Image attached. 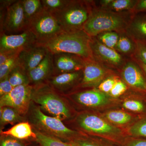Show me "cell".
I'll return each instance as SVG.
<instances>
[{
  "label": "cell",
  "mask_w": 146,
  "mask_h": 146,
  "mask_svg": "<svg viewBox=\"0 0 146 146\" xmlns=\"http://www.w3.org/2000/svg\"><path fill=\"white\" fill-rule=\"evenodd\" d=\"M32 106L29 110V120L35 130L66 142L84 134L67 127L59 119L46 115L39 106Z\"/></svg>",
  "instance_id": "cell-6"
},
{
  "label": "cell",
  "mask_w": 146,
  "mask_h": 146,
  "mask_svg": "<svg viewBox=\"0 0 146 146\" xmlns=\"http://www.w3.org/2000/svg\"><path fill=\"white\" fill-rule=\"evenodd\" d=\"M133 97L127 98L123 102V108L139 117L146 115V97L134 93Z\"/></svg>",
  "instance_id": "cell-22"
},
{
  "label": "cell",
  "mask_w": 146,
  "mask_h": 146,
  "mask_svg": "<svg viewBox=\"0 0 146 146\" xmlns=\"http://www.w3.org/2000/svg\"><path fill=\"white\" fill-rule=\"evenodd\" d=\"M90 48L93 60L113 71H119L127 59L115 49L102 44L95 37H92Z\"/></svg>",
  "instance_id": "cell-8"
},
{
  "label": "cell",
  "mask_w": 146,
  "mask_h": 146,
  "mask_svg": "<svg viewBox=\"0 0 146 146\" xmlns=\"http://www.w3.org/2000/svg\"><path fill=\"white\" fill-rule=\"evenodd\" d=\"M82 76V70L64 73L52 76L46 83L59 94L64 95L72 89L78 88Z\"/></svg>",
  "instance_id": "cell-16"
},
{
  "label": "cell",
  "mask_w": 146,
  "mask_h": 146,
  "mask_svg": "<svg viewBox=\"0 0 146 146\" xmlns=\"http://www.w3.org/2000/svg\"><path fill=\"white\" fill-rule=\"evenodd\" d=\"M0 8L7 9L9 6L16 2V0H1Z\"/></svg>",
  "instance_id": "cell-41"
},
{
  "label": "cell",
  "mask_w": 146,
  "mask_h": 146,
  "mask_svg": "<svg viewBox=\"0 0 146 146\" xmlns=\"http://www.w3.org/2000/svg\"><path fill=\"white\" fill-rule=\"evenodd\" d=\"M34 86L28 84L13 87L7 95L0 98L1 107L9 106L16 110L22 116L29 112L31 105Z\"/></svg>",
  "instance_id": "cell-9"
},
{
  "label": "cell",
  "mask_w": 146,
  "mask_h": 146,
  "mask_svg": "<svg viewBox=\"0 0 146 146\" xmlns=\"http://www.w3.org/2000/svg\"><path fill=\"white\" fill-rule=\"evenodd\" d=\"M136 43V52L133 57L136 58L146 65V44L139 42Z\"/></svg>",
  "instance_id": "cell-37"
},
{
  "label": "cell",
  "mask_w": 146,
  "mask_h": 146,
  "mask_svg": "<svg viewBox=\"0 0 146 146\" xmlns=\"http://www.w3.org/2000/svg\"><path fill=\"white\" fill-rule=\"evenodd\" d=\"M102 117L113 125H125L132 120L136 121L141 117L132 116L130 113L120 110H110L104 113Z\"/></svg>",
  "instance_id": "cell-23"
},
{
  "label": "cell",
  "mask_w": 146,
  "mask_h": 146,
  "mask_svg": "<svg viewBox=\"0 0 146 146\" xmlns=\"http://www.w3.org/2000/svg\"><path fill=\"white\" fill-rule=\"evenodd\" d=\"M0 81V96L1 97L9 94L13 87L9 81L8 76Z\"/></svg>",
  "instance_id": "cell-39"
},
{
  "label": "cell",
  "mask_w": 146,
  "mask_h": 146,
  "mask_svg": "<svg viewBox=\"0 0 146 146\" xmlns=\"http://www.w3.org/2000/svg\"><path fill=\"white\" fill-rule=\"evenodd\" d=\"M128 88L125 82L119 77L108 95L113 98H117L125 93Z\"/></svg>",
  "instance_id": "cell-35"
},
{
  "label": "cell",
  "mask_w": 146,
  "mask_h": 146,
  "mask_svg": "<svg viewBox=\"0 0 146 146\" xmlns=\"http://www.w3.org/2000/svg\"><path fill=\"white\" fill-rule=\"evenodd\" d=\"M75 122L80 132L90 136L105 138L121 144L126 136L119 127L109 122L102 116L89 112L79 113Z\"/></svg>",
  "instance_id": "cell-5"
},
{
  "label": "cell",
  "mask_w": 146,
  "mask_h": 146,
  "mask_svg": "<svg viewBox=\"0 0 146 146\" xmlns=\"http://www.w3.org/2000/svg\"><path fill=\"white\" fill-rule=\"evenodd\" d=\"M63 96L45 83L34 86L32 101L50 116L62 121H67L72 117L73 111Z\"/></svg>",
  "instance_id": "cell-3"
},
{
  "label": "cell",
  "mask_w": 146,
  "mask_h": 146,
  "mask_svg": "<svg viewBox=\"0 0 146 146\" xmlns=\"http://www.w3.org/2000/svg\"><path fill=\"white\" fill-rule=\"evenodd\" d=\"M121 78L134 93L146 97V78L133 58H128L119 71Z\"/></svg>",
  "instance_id": "cell-11"
},
{
  "label": "cell",
  "mask_w": 146,
  "mask_h": 146,
  "mask_svg": "<svg viewBox=\"0 0 146 146\" xmlns=\"http://www.w3.org/2000/svg\"><path fill=\"white\" fill-rule=\"evenodd\" d=\"M19 54L11 58L4 63L0 65V80L8 76L13 69L19 65L18 58Z\"/></svg>",
  "instance_id": "cell-33"
},
{
  "label": "cell",
  "mask_w": 146,
  "mask_h": 146,
  "mask_svg": "<svg viewBox=\"0 0 146 146\" xmlns=\"http://www.w3.org/2000/svg\"><path fill=\"white\" fill-rule=\"evenodd\" d=\"M132 58H133V59H134L137 63H138L139 66H140V68H141V70L143 71V72L144 75H145V76L146 78V65L145 64V63H143V62H141V61H140V60H138V59L134 57H131Z\"/></svg>",
  "instance_id": "cell-42"
},
{
  "label": "cell",
  "mask_w": 146,
  "mask_h": 146,
  "mask_svg": "<svg viewBox=\"0 0 146 146\" xmlns=\"http://www.w3.org/2000/svg\"><path fill=\"white\" fill-rule=\"evenodd\" d=\"M70 0H41L44 10L52 13L60 10L70 2Z\"/></svg>",
  "instance_id": "cell-32"
},
{
  "label": "cell",
  "mask_w": 146,
  "mask_h": 146,
  "mask_svg": "<svg viewBox=\"0 0 146 146\" xmlns=\"http://www.w3.org/2000/svg\"><path fill=\"white\" fill-rule=\"evenodd\" d=\"M64 96L78 106L89 109H99L107 106L114 99L96 88L69 93Z\"/></svg>",
  "instance_id": "cell-10"
},
{
  "label": "cell",
  "mask_w": 146,
  "mask_h": 146,
  "mask_svg": "<svg viewBox=\"0 0 146 146\" xmlns=\"http://www.w3.org/2000/svg\"><path fill=\"white\" fill-rule=\"evenodd\" d=\"M27 28V23L22 0L16 1L7 9L4 23V32L5 33V32L10 33L23 32Z\"/></svg>",
  "instance_id": "cell-14"
},
{
  "label": "cell",
  "mask_w": 146,
  "mask_h": 146,
  "mask_svg": "<svg viewBox=\"0 0 146 146\" xmlns=\"http://www.w3.org/2000/svg\"><path fill=\"white\" fill-rule=\"evenodd\" d=\"M9 80L13 87L30 84L27 73L18 65L8 76Z\"/></svg>",
  "instance_id": "cell-28"
},
{
  "label": "cell",
  "mask_w": 146,
  "mask_h": 146,
  "mask_svg": "<svg viewBox=\"0 0 146 146\" xmlns=\"http://www.w3.org/2000/svg\"><path fill=\"white\" fill-rule=\"evenodd\" d=\"M121 144L123 146H146V138L126 136Z\"/></svg>",
  "instance_id": "cell-36"
},
{
  "label": "cell",
  "mask_w": 146,
  "mask_h": 146,
  "mask_svg": "<svg viewBox=\"0 0 146 146\" xmlns=\"http://www.w3.org/2000/svg\"><path fill=\"white\" fill-rule=\"evenodd\" d=\"M119 35L120 33L117 32L109 31L102 33L95 37L106 46L115 50Z\"/></svg>",
  "instance_id": "cell-31"
},
{
  "label": "cell",
  "mask_w": 146,
  "mask_h": 146,
  "mask_svg": "<svg viewBox=\"0 0 146 146\" xmlns=\"http://www.w3.org/2000/svg\"><path fill=\"white\" fill-rule=\"evenodd\" d=\"M24 13L27 23L44 10L40 0H22Z\"/></svg>",
  "instance_id": "cell-27"
},
{
  "label": "cell",
  "mask_w": 146,
  "mask_h": 146,
  "mask_svg": "<svg viewBox=\"0 0 146 146\" xmlns=\"http://www.w3.org/2000/svg\"><path fill=\"white\" fill-rule=\"evenodd\" d=\"M1 136H9L21 140L33 139L36 141V133L28 122H22L15 125L9 129L1 131Z\"/></svg>",
  "instance_id": "cell-20"
},
{
  "label": "cell",
  "mask_w": 146,
  "mask_h": 146,
  "mask_svg": "<svg viewBox=\"0 0 146 146\" xmlns=\"http://www.w3.org/2000/svg\"><path fill=\"white\" fill-rule=\"evenodd\" d=\"M95 5L93 1L70 0L65 7L52 13L64 32L84 30Z\"/></svg>",
  "instance_id": "cell-4"
},
{
  "label": "cell",
  "mask_w": 146,
  "mask_h": 146,
  "mask_svg": "<svg viewBox=\"0 0 146 146\" xmlns=\"http://www.w3.org/2000/svg\"><path fill=\"white\" fill-rule=\"evenodd\" d=\"M127 133L130 137L146 138V115L134 122L128 128Z\"/></svg>",
  "instance_id": "cell-29"
},
{
  "label": "cell",
  "mask_w": 146,
  "mask_h": 146,
  "mask_svg": "<svg viewBox=\"0 0 146 146\" xmlns=\"http://www.w3.org/2000/svg\"><path fill=\"white\" fill-rule=\"evenodd\" d=\"M137 1V0H111L106 6L99 9L115 13L132 12Z\"/></svg>",
  "instance_id": "cell-26"
},
{
  "label": "cell",
  "mask_w": 146,
  "mask_h": 146,
  "mask_svg": "<svg viewBox=\"0 0 146 146\" xmlns=\"http://www.w3.org/2000/svg\"><path fill=\"white\" fill-rule=\"evenodd\" d=\"M74 146H123L121 144L105 139L84 134L69 142Z\"/></svg>",
  "instance_id": "cell-21"
},
{
  "label": "cell",
  "mask_w": 146,
  "mask_h": 146,
  "mask_svg": "<svg viewBox=\"0 0 146 146\" xmlns=\"http://www.w3.org/2000/svg\"><path fill=\"white\" fill-rule=\"evenodd\" d=\"M91 39L84 30L73 33L63 31L41 45L52 54L68 53L77 55L85 60H91L93 59L90 48Z\"/></svg>",
  "instance_id": "cell-1"
},
{
  "label": "cell",
  "mask_w": 146,
  "mask_h": 146,
  "mask_svg": "<svg viewBox=\"0 0 146 146\" xmlns=\"http://www.w3.org/2000/svg\"><path fill=\"white\" fill-rule=\"evenodd\" d=\"M27 29L34 35L40 45L63 32L54 16L44 9L29 21Z\"/></svg>",
  "instance_id": "cell-7"
},
{
  "label": "cell",
  "mask_w": 146,
  "mask_h": 146,
  "mask_svg": "<svg viewBox=\"0 0 146 146\" xmlns=\"http://www.w3.org/2000/svg\"><path fill=\"white\" fill-rule=\"evenodd\" d=\"M119 77L117 76L115 73L108 76L103 80L96 89L103 93L108 95Z\"/></svg>",
  "instance_id": "cell-34"
},
{
  "label": "cell",
  "mask_w": 146,
  "mask_h": 146,
  "mask_svg": "<svg viewBox=\"0 0 146 146\" xmlns=\"http://www.w3.org/2000/svg\"></svg>",
  "instance_id": "cell-43"
},
{
  "label": "cell",
  "mask_w": 146,
  "mask_h": 146,
  "mask_svg": "<svg viewBox=\"0 0 146 146\" xmlns=\"http://www.w3.org/2000/svg\"><path fill=\"white\" fill-rule=\"evenodd\" d=\"M82 70V79L78 88L82 89L97 88L108 76L115 73L93 59L85 60Z\"/></svg>",
  "instance_id": "cell-13"
},
{
  "label": "cell",
  "mask_w": 146,
  "mask_h": 146,
  "mask_svg": "<svg viewBox=\"0 0 146 146\" xmlns=\"http://www.w3.org/2000/svg\"><path fill=\"white\" fill-rule=\"evenodd\" d=\"M136 50V42L125 32L120 33L115 50L125 57L127 56L128 58H131L135 54Z\"/></svg>",
  "instance_id": "cell-24"
},
{
  "label": "cell",
  "mask_w": 146,
  "mask_h": 146,
  "mask_svg": "<svg viewBox=\"0 0 146 146\" xmlns=\"http://www.w3.org/2000/svg\"><path fill=\"white\" fill-rule=\"evenodd\" d=\"M52 54L48 52L37 67L27 73L31 85L36 86L46 83L53 76Z\"/></svg>",
  "instance_id": "cell-18"
},
{
  "label": "cell",
  "mask_w": 146,
  "mask_h": 146,
  "mask_svg": "<svg viewBox=\"0 0 146 146\" xmlns=\"http://www.w3.org/2000/svg\"><path fill=\"white\" fill-rule=\"evenodd\" d=\"M0 146H25L21 140L9 136H1Z\"/></svg>",
  "instance_id": "cell-38"
},
{
  "label": "cell",
  "mask_w": 146,
  "mask_h": 146,
  "mask_svg": "<svg viewBox=\"0 0 146 146\" xmlns=\"http://www.w3.org/2000/svg\"><path fill=\"white\" fill-rule=\"evenodd\" d=\"M53 76L82 70L85 60L77 55L68 53L52 54Z\"/></svg>",
  "instance_id": "cell-15"
},
{
  "label": "cell",
  "mask_w": 146,
  "mask_h": 146,
  "mask_svg": "<svg viewBox=\"0 0 146 146\" xmlns=\"http://www.w3.org/2000/svg\"><path fill=\"white\" fill-rule=\"evenodd\" d=\"M125 32L135 42L146 44V13L133 14Z\"/></svg>",
  "instance_id": "cell-19"
},
{
  "label": "cell",
  "mask_w": 146,
  "mask_h": 146,
  "mask_svg": "<svg viewBox=\"0 0 146 146\" xmlns=\"http://www.w3.org/2000/svg\"><path fill=\"white\" fill-rule=\"evenodd\" d=\"M132 12L135 14L146 13V0H137Z\"/></svg>",
  "instance_id": "cell-40"
},
{
  "label": "cell",
  "mask_w": 146,
  "mask_h": 146,
  "mask_svg": "<svg viewBox=\"0 0 146 146\" xmlns=\"http://www.w3.org/2000/svg\"><path fill=\"white\" fill-rule=\"evenodd\" d=\"M36 134V141L40 146H74L69 142L43 134L34 129Z\"/></svg>",
  "instance_id": "cell-30"
},
{
  "label": "cell",
  "mask_w": 146,
  "mask_h": 146,
  "mask_svg": "<svg viewBox=\"0 0 146 146\" xmlns=\"http://www.w3.org/2000/svg\"><path fill=\"white\" fill-rule=\"evenodd\" d=\"M48 52L45 47L38 44L24 50L18 55L19 66L28 73L39 65Z\"/></svg>",
  "instance_id": "cell-17"
},
{
  "label": "cell",
  "mask_w": 146,
  "mask_h": 146,
  "mask_svg": "<svg viewBox=\"0 0 146 146\" xmlns=\"http://www.w3.org/2000/svg\"><path fill=\"white\" fill-rule=\"evenodd\" d=\"M38 44L36 37L29 30H26L19 34L1 35L0 52L19 53L24 50Z\"/></svg>",
  "instance_id": "cell-12"
},
{
  "label": "cell",
  "mask_w": 146,
  "mask_h": 146,
  "mask_svg": "<svg viewBox=\"0 0 146 146\" xmlns=\"http://www.w3.org/2000/svg\"><path fill=\"white\" fill-rule=\"evenodd\" d=\"M133 14L132 12L115 13L103 10L97 7L95 4L84 31L91 37L106 32H125Z\"/></svg>",
  "instance_id": "cell-2"
},
{
  "label": "cell",
  "mask_w": 146,
  "mask_h": 146,
  "mask_svg": "<svg viewBox=\"0 0 146 146\" xmlns=\"http://www.w3.org/2000/svg\"><path fill=\"white\" fill-rule=\"evenodd\" d=\"M24 118L23 116L14 108L9 106L1 107V129L7 125H13L24 122Z\"/></svg>",
  "instance_id": "cell-25"
}]
</instances>
